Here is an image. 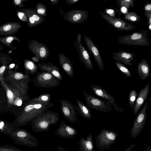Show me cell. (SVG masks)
<instances>
[{"mask_svg":"<svg viewBox=\"0 0 151 151\" xmlns=\"http://www.w3.org/2000/svg\"><path fill=\"white\" fill-rule=\"evenodd\" d=\"M89 12L86 10H71L63 15V18L68 22L73 24L81 23L86 20Z\"/></svg>","mask_w":151,"mask_h":151,"instance_id":"cell-11","label":"cell"},{"mask_svg":"<svg viewBox=\"0 0 151 151\" xmlns=\"http://www.w3.org/2000/svg\"><path fill=\"white\" fill-rule=\"evenodd\" d=\"M60 12H61V13L62 14H64L63 12V11H62V9H60Z\"/></svg>","mask_w":151,"mask_h":151,"instance_id":"cell-53","label":"cell"},{"mask_svg":"<svg viewBox=\"0 0 151 151\" xmlns=\"http://www.w3.org/2000/svg\"><path fill=\"white\" fill-rule=\"evenodd\" d=\"M144 15L148 19L147 23L148 26L151 24V13L145 12Z\"/></svg>","mask_w":151,"mask_h":151,"instance_id":"cell-42","label":"cell"},{"mask_svg":"<svg viewBox=\"0 0 151 151\" xmlns=\"http://www.w3.org/2000/svg\"><path fill=\"white\" fill-rule=\"evenodd\" d=\"M81 34L80 33H78L77 34V42L75 41L77 45H80L81 43Z\"/></svg>","mask_w":151,"mask_h":151,"instance_id":"cell-44","label":"cell"},{"mask_svg":"<svg viewBox=\"0 0 151 151\" xmlns=\"http://www.w3.org/2000/svg\"><path fill=\"white\" fill-rule=\"evenodd\" d=\"M50 2L53 5L57 4L59 1V0H50Z\"/></svg>","mask_w":151,"mask_h":151,"instance_id":"cell-48","label":"cell"},{"mask_svg":"<svg viewBox=\"0 0 151 151\" xmlns=\"http://www.w3.org/2000/svg\"><path fill=\"white\" fill-rule=\"evenodd\" d=\"M15 64H14L13 63L11 64L9 66V69H11L13 68L15 66Z\"/></svg>","mask_w":151,"mask_h":151,"instance_id":"cell-50","label":"cell"},{"mask_svg":"<svg viewBox=\"0 0 151 151\" xmlns=\"http://www.w3.org/2000/svg\"><path fill=\"white\" fill-rule=\"evenodd\" d=\"M22 26L21 23L17 22L4 23L0 26V35L5 36L13 35L17 32Z\"/></svg>","mask_w":151,"mask_h":151,"instance_id":"cell-17","label":"cell"},{"mask_svg":"<svg viewBox=\"0 0 151 151\" xmlns=\"http://www.w3.org/2000/svg\"><path fill=\"white\" fill-rule=\"evenodd\" d=\"M0 104H1V101H0Z\"/></svg>","mask_w":151,"mask_h":151,"instance_id":"cell-55","label":"cell"},{"mask_svg":"<svg viewBox=\"0 0 151 151\" xmlns=\"http://www.w3.org/2000/svg\"><path fill=\"white\" fill-rule=\"evenodd\" d=\"M0 151H22L19 148L13 146L5 145L0 146Z\"/></svg>","mask_w":151,"mask_h":151,"instance_id":"cell-37","label":"cell"},{"mask_svg":"<svg viewBox=\"0 0 151 151\" xmlns=\"http://www.w3.org/2000/svg\"><path fill=\"white\" fill-rule=\"evenodd\" d=\"M61 103L60 109L63 116L69 122H74L77 117L74 105L65 99L59 100Z\"/></svg>","mask_w":151,"mask_h":151,"instance_id":"cell-12","label":"cell"},{"mask_svg":"<svg viewBox=\"0 0 151 151\" xmlns=\"http://www.w3.org/2000/svg\"><path fill=\"white\" fill-rule=\"evenodd\" d=\"M28 47L29 50L39 59L40 61L45 60L49 56V51L47 47L37 40L32 39L29 41Z\"/></svg>","mask_w":151,"mask_h":151,"instance_id":"cell-10","label":"cell"},{"mask_svg":"<svg viewBox=\"0 0 151 151\" xmlns=\"http://www.w3.org/2000/svg\"><path fill=\"white\" fill-rule=\"evenodd\" d=\"M25 68L28 73L34 75L37 72L38 67L32 61L25 60L24 61Z\"/></svg>","mask_w":151,"mask_h":151,"instance_id":"cell-29","label":"cell"},{"mask_svg":"<svg viewBox=\"0 0 151 151\" xmlns=\"http://www.w3.org/2000/svg\"><path fill=\"white\" fill-rule=\"evenodd\" d=\"M59 121L58 112L47 109L33 119L31 122V126L34 132L47 131L51 125L56 124Z\"/></svg>","mask_w":151,"mask_h":151,"instance_id":"cell-2","label":"cell"},{"mask_svg":"<svg viewBox=\"0 0 151 151\" xmlns=\"http://www.w3.org/2000/svg\"><path fill=\"white\" fill-rule=\"evenodd\" d=\"M79 0H67L65 1L66 3L68 5H71L76 3Z\"/></svg>","mask_w":151,"mask_h":151,"instance_id":"cell-45","label":"cell"},{"mask_svg":"<svg viewBox=\"0 0 151 151\" xmlns=\"http://www.w3.org/2000/svg\"><path fill=\"white\" fill-rule=\"evenodd\" d=\"M54 106L52 102H45L36 99H29L20 114L14 122V124L19 127L26 125L45 111Z\"/></svg>","mask_w":151,"mask_h":151,"instance_id":"cell-1","label":"cell"},{"mask_svg":"<svg viewBox=\"0 0 151 151\" xmlns=\"http://www.w3.org/2000/svg\"><path fill=\"white\" fill-rule=\"evenodd\" d=\"M4 48V47L1 44H0V51H1Z\"/></svg>","mask_w":151,"mask_h":151,"instance_id":"cell-51","label":"cell"},{"mask_svg":"<svg viewBox=\"0 0 151 151\" xmlns=\"http://www.w3.org/2000/svg\"><path fill=\"white\" fill-rule=\"evenodd\" d=\"M138 93L136 91L132 90L130 92L128 97V101L130 108L133 110Z\"/></svg>","mask_w":151,"mask_h":151,"instance_id":"cell-32","label":"cell"},{"mask_svg":"<svg viewBox=\"0 0 151 151\" xmlns=\"http://www.w3.org/2000/svg\"><path fill=\"white\" fill-rule=\"evenodd\" d=\"M19 10L24 12L27 16L28 19V25L29 28L39 25L45 20L44 17L38 14L35 9H22Z\"/></svg>","mask_w":151,"mask_h":151,"instance_id":"cell-14","label":"cell"},{"mask_svg":"<svg viewBox=\"0 0 151 151\" xmlns=\"http://www.w3.org/2000/svg\"><path fill=\"white\" fill-rule=\"evenodd\" d=\"M9 136L17 144L23 145L30 147L37 146V139L26 130L19 129L11 133Z\"/></svg>","mask_w":151,"mask_h":151,"instance_id":"cell-4","label":"cell"},{"mask_svg":"<svg viewBox=\"0 0 151 151\" xmlns=\"http://www.w3.org/2000/svg\"><path fill=\"white\" fill-rule=\"evenodd\" d=\"M136 145V144H133L131 145L126 150L123 151H132Z\"/></svg>","mask_w":151,"mask_h":151,"instance_id":"cell-46","label":"cell"},{"mask_svg":"<svg viewBox=\"0 0 151 151\" xmlns=\"http://www.w3.org/2000/svg\"><path fill=\"white\" fill-rule=\"evenodd\" d=\"M15 35L0 37V42L12 50H15L17 48L12 45V42L14 40H17L19 42H21L20 40Z\"/></svg>","mask_w":151,"mask_h":151,"instance_id":"cell-27","label":"cell"},{"mask_svg":"<svg viewBox=\"0 0 151 151\" xmlns=\"http://www.w3.org/2000/svg\"><path fill=\"white\" fill-rule=\"evenodd\" d=\"M144 9L145 12L151 13V4L150 3L146 2L144 6Z\"/></svg>","mask_w":151,"mask_h":151,"instance_id":"cell-41","label":"cell"},{"mask_svg":"<svg viewBox=\"0 0 151 151\" xmlns=\"http://www.w3.org/2000/svg\"><path fill=\"white\" fill-rule=\"evenodd\" d=\"M1 7H0V10H1Z\"/></svg>","mask_w":151,"mask_h":151,"instance_id":"cell-54","label":"cell"},{"mask_svg":"<svg viewBox=\"0 0 151 151\" xmlns=\"http://www.w3.org/2000/svg\"><path fill=\"white\" fill-rule=\"evenodd\" d=\"M17 15L21 20L24 22L28 23V17L24 12L18 10L17 11Z\"/></svg>","mask_w":151,"mask_h":151,"instance_id":"cell-38","label":"cell"},{"mask_svg":"<svg viewBox=\"0 0 151 151\" xmlns=\"http://www.w3.org/2000/svg\"><path fill=\"white\" fill-rule=\"evenodd\" d=\"M119 7H124L128 9L129 7H133L135 5L134 0H116Z\"/></svg>","mask_w":151,"mask_h":151,"instance_id":"cell-33","label":"cell"},{"mask_svg":"<svg viewBox=\"0 0 151 151\" xmlns=\"http://www.w3.org/2000/svg\"><path fill=\"white\" fill-rule=\"evenodd\" d=\"M12 79L15 80H20L29 82L31 81L29 73L23 74L19 72L15 73L12 76Z\"/></svg>","mask_w":151,"mask_h":151,"instance_id":"cell-31","label":"cell"},{"mask_svg":"<svg viewBox=\"0 0 151 151\" xmlns=\"http://www.w3.org/2000/svg\"><path fill=\"white\" fill-rule=\"evenodd\" d=\"M144 151H151V146H148L144 150Z\"/></svg>","mask_w":151,"mask_h":151,"instance_id":"cell-49","label":"cell"},{"mask_svg":"<svg viewBox=\"0 0 151 151\" xmlns=\"http://www.w3.org/2000/svg\"><path fill=\"white\" fill-rule=\"evenodd\" d=\"M83 38L86 45L96 60L99 68L103 70L104 68V64L99 50L89 37L84 35Z\"/></svg>","mask_w":151,"mask_h":151,"instance_id":"cell-15","label":"cell"},{"mask_svg":"<svg viewBox=\"0 0 151 151\" xmlns=\"http://www.w3.org/2000/svg\"><path fill=\"white\" fill-rule=\"evenodd\" d=\"M58 60L64 71L69 77H72L74 74L73 67L68 58L65 55L60 53L58 55Z\"/></svg>","mask_w":151,"mask_h":151,"instance_id":"cell-20","label":"cell"},{"mask_svg":"<svg viewBox=\"0 0 151 151\" xmlns=\"http://www.w3.org/2000/svg\"><path fill=\"white\" fill-rule=\"evenodd\" d=\"M124 19L132 23L140 22L141 19L140 17L135 12H133L126 13L124 15Z\"/></svg>","mask_w":151,"mask_h":151,"instance_id":"cell-30","label":"cell"},{"mask_svg":"<svg viewBox=\"0 0 151 151\" xmlns=\"http://www.w3.org/2000/svg\"><path fill=\"white\" fill-rule=\"evenodd\" d=\"M35 9L39 15L43 17L47 16V7L44 4L38 3Z\"/></svg>","mask_w":151,"mask_h":151,"instance_id":"cell-34","label":"cell"},{"mask_svg":"<svg viewBox=\"0 0 151 151\" xmlns=\"http://www.w3.org/2000/svg\"><path fill=\"white\" fill-rule=\"evenodd\" d=\"M19 129L14 123L2 120H0V131L3 134L9 136L12 132L17 131Z\"/></svg>","mask_w":151,"mask_h":151,"instance_id":"cell-26","label":"cell"},{"mask_svg":"<svg viewBox=\"0 0 151 151\" xmlns=\"http://www.w3.org/2000/svg\"><path fill=\"white\" fill-rule=\"evenodd\" d=\"M76 50L78 51V56L82 63L88 70H92L93 65L88 52L81 43L79 45L75 44Z\"/></svg>","mask_w":151,"mask_h":151,"instance_id":"cell-19","label":"cell"},{"mask_svg":"<svg viewBox=\"0 0 151 151\" xmlns=\"http://www.w3.org/2000/svg\"><path fill=\"white\" fill-rule=\"evenodd\" d=\"M83 94L86 99V105L89 108L104 112L111 111L112 106L109 102L98 99L85 92Z\"/></svg>","mask_w":151,"mask_h":151,"instance_id":"cell-8","label":"cell"},{"mask_svg":"<svg viewBox=\"0 0 151 151\" xmlns=\"http://www.w3.org/2000/svg\"><path fill=\"white\" fill-rule=\"evenodd\" d=\"M148 28L150 30H151V24L150 25L148 26Z\"/></svg>","mask_w":151,"mask_h":151,"instance_id":"cell-52","label":"cell"},{"mask_svg":"<svg viewBox=\"0 0 151 151\" xmlns=\"http://www.w3.org/2000/svg\"><path fill=\"white\" fill-rule=\"evenodd\" d=\"M115 64L118 68L127 77L130 78L131 76L130 72L129 69L124 64L117 62H115Z\"/></svg>","mask_w":151,"mask_h":151,"instance_id":"cell-35","label":"cell"},{"mask_svg":"<svg viewBox=\"0 0 151 151\" xmlns=\"http://www.w3.org/2000/svg\"><path fill=\"white\" fill-rule=\"evenodd\" d=\"M78 145L80 151H93L94 146L92 134L89 133L86 139L81 138Z\"/></svg>","mask_w":151,"mask_h":151,"instance_id":"cell-24","label":"cell"},{"mask_svg":"<svg viewBox=\"0 0 151 151\" xmlns=\"http://www.w3.org/2000/svg\"><path fill=\"white\" fill-rule=\"evenodd\" d=\"M1 83L6 91L9 105H13L15 99V95L5 82L3 78L0 80Z\"/></svg>","mask_w":151,"mask_h":151,"instance_id":"cell-28","label":"cell"},{"mask_svg":"<svg viewBox=\"0 0 151 151\" xmlns=\"http://www.w3.org/2000/svg\"><path fill=\"white\" fill-rule=\"evenodd\" d=\"M134 54L132 52L120 51L113 53L112 58L116 61L124 64L127 66L132 67L133 65L131 62L134 59Z\"/></svg>","mask_w":151,"mask_h":151,"instance_id":"cell-18","label":"cell"},{"mask_svg":"<svg viewBox=\"0 0 151 151\" xmlns=\"http://www.w3.org/2000/svg\"><path fill=\"white\" fill-rule=\"evenodd\" d=\"M6 68V66L3 65L0 68V80H2L3 78V73Z\"/></svg>","mask_w":151,"mask_h":151,"instance_id":"cell-43","label":"cell"},{"mask_svg":"<svg viewBox=\"0 0 151 151\" xmlns=\"http://www.w3.org/2000/svg\"><path fill=\"white\" fill-rule=\"evenodd\" d=\"M78 106L74 105L75 109L79 114L87 119H90L92 117L91 111L89 108L80 100L76 99Z\"/></svg>","mask_w":151,"mask_h":151,"instance_id":"cell-25","label":"cell"},{"mask_svg":"<svg viewBox=\"0 0 151 151\" xmlns=\"http://www.w3.org/2000/svg\"><path fill=\"white\" fill-rule=\"evenodd\" d=\"M38 67L41 70L50 73L60 80L62 79V76L58 67L53 64L51 62L38 63Z\"/></svg>","mask_w":151,"mask_h":151,"instance_id":"cell-22","label":"cell"},{"mask_svg":"<svg viewBox=\"0 0 151 151\" xmlns=\"http://www.w3.org/2000/svg\"><path fill=\"white\" fill-rule=\"evenodd\" d=\"M149 90V84L147 83L145 87L141 90L137 98L133 109V114H136L147 99Z\"/></svg>","mask_w":151,"mask_h":151,"instance_id":"cell-21","label":"cell"},{"mask_svg":"<svg viewBox=\"0 0 151 151\" xmlns=\"http://www.w3.org/2000/svg\"><path fill=\"white\" fill-rule=\"evenodd\" d=\"M118 136L115 131L103 129L95 137L96 147L102 149L109 148L116 142Z\"/></svg>","mask_w":151,"mask_h":151,"instance_id":"cell-6","label":"cell"},{"mask_svg":"<svg viewBox=\"0 0 151 151\" xmlns=\"http://www.w3.org/2000/svg\"><path fill=\"white\" fill-rule=\"evenodd\" d=\"M137 70L141 81H143L148 77L149 75L150 68L146 60L143 58L141 61L138 63Z\"/></svg>","mask_w":151,"mask_h":151,"instance_id":"cell-23","label":"cell"},{"mask_svg":"<svg viewBox=\"0 0 151 151\" xmlns=\"http://www.w3.org/2000/svg\"><path fill=\"white\" fill-rule=\"evenodd\" d=\"M38 100L45 102H49L51 101V95L48 93H45L39 95L38 97H36Z\"/></svg>","mask_w":151,"mask_h":151,"instance_id":"cell-36","label":"cell"},{"mask_svg":"<svg viewBox=\"0 0 151 151\" xmlns=\"http://www.w3.org/2000/svg\"><path fill=\"white\" fill-rule=\"evenodd\" d=\"M26 0H13V3L15 6L19 7H22L25 6L24 2Z\"/></svg>","mask_w":151,"mask_h":151,"instance_id":"cell-39","label":"cell"},{"mask_svg":"<svg viewBox=\"0 0 151 151\" xmlns=\"http://www.w3.org/2000/svg\"><path fill=\"white\" fill-rule=\"evenodd\" d=\"M77 130L73 127L67 124L63 120L59 124L58 128L54 132V134L62 137L70 139L76 136Z\"/></svg>","mask_w":151,"mask_h":151,"instance_id":"cell-16","label":"cell"},{"mask_svg":"<svg viewBox=\"0 0 151 151\" xmlns=\"http://www.w3.org/2000/svg\"><path fill=\"white\" fill-rule=\"evenodd\" d=\"M32 81L37 87L47 88L57 87L60 83V80L54 76L42 70L38 73Z\"/></svg>","mask_w":151,"mask_h":151,"instance_id":"cell-5","label":"cell"},{"mask_svg":"<svg viewBox=\"0 0 151 151\" xmlns=\"http://www.w3.org/2000/svg\"><path fill=\"white\" fill-rule=\"evenodd\" d=\"M99 13L104 19L118 30L128 31L136 27L134 25L127 23L120 18L110 17L100 11Z\"/></svg>","mask_w":151,"mask_h":151,"instance_id":"cell-9","label":"cell"},{"mask_svg":"<svg viewBox=\"0 0 151 151\" xmlns=\"http://www.w3.org/2000/svg\"><path fill=\"white\" fill-rule=\"evenodd\" d=\"M104 12V13L107 15L113 17H116L115 12L113 9H105Z\"/></svg>","mask_w":151,"mask_h":151,"instance_id":"cell-40","label":"cell"},{"mask_svg":"<svg viewBox=\"0 0 151 151\" xmlns=\"http://www.w3.org/2000/svg\"><path fill=\"white\" fill-rule=\"evenodd\" d=\"M90 87L96 95L110 103L116 111L119 112H123V109L115 104L114 98L105 89L93 84H91Z\"/></svg>","mask_w":151,"mask_h":151,"instance_id":"cell-13","label":"cell"},{"mask_svg":"<svg viewBox=\"0 0 151 151\" xmlns=\"http://www.w3.org/2000/svg\"><path fill=\"white\" fill-rule=\"evenodd\" d=\"M148 31L144 29L129 35L120 36L118 43L132 46H149L151 43L148 38Z\"/></svg>","mask_w":151,"mask_h":151,"instance_id":"cell-3","label":"cell"},{"mask_svg":"<svg viewBox=\"0 0 151 151\" xmlns=\"http://www.w3.org/2000/svg\"><path fill=\"white\" fill-rule=\"evenodd\" d=\"M148 103L149 101H147L141 110L137 114L131 132V137L132 139L137 137L144 127L147 120L146 110Z\"/></svg>","mask_w":151,"mask_h":151,"instance_id":"cell-7","label":"cell"},{"mask_svg":"<svg viewBox=\"0 0 151 151\" xmlns=\"http://www.w3.org/2000/svg\"><path fill=\"white\" fill-rule=\"evenodd\" d=\"M32 60L35 62H38L40 61L39 59L36 56H34L32 58Z\"/></svg>","mask_w":151,"mask_h":151,"instance_id":"cell-47","label":"cell"}]
</instances>
